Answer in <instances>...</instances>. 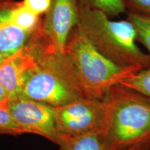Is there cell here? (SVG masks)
Returning <instances> with one entry per match:
<instances>
[{
  "label": "cell",
  "instance_id": "obj_5",
  "mask_svg": "<svg viewBox=\"0 0 150 150\" xmlns=\"http://www.w3.org/2000/svg\"><path fill=\"white\" fill-rule=\"evenodd\" d=\"M78 0H52L30 38L52 52L63 53L73 28L77 25Z\"/></svg>",
  "mask_w": 150,
  "mask_h": 150
},
{
  "label": "cell",
  "instance_id": "obj_2",
  "mask_svg": "<svg viewBox=\"0 0 150 150\" xmlns=\"http://www.w3.org/2000/svg\"><path fill=\"white\" fill-rule=\"evenodd\" d=\"M104 131L109 150H150V99L117 83L106 97Z\"/></svg>",
  "mask_w": 150,
  "mask_h": 150
},
{
  "label": "cell",
  "instance_id": "obj_8",
  "mask_svg": "<svg viewBox=\"0 0 150 150\" xmlns=\"http://www.w3.org/2000/svg\"><path fill=\"white\" fill-rule=\"evenodd\" d=\"M37 65L36 56L28 43L4 61L0 65V84L10 97L20 93L29 74Z\"/></svg>",
  "mask_w": 150,
  "mask_h": 150
},
{
  "label": "cell",
  "instance_id": "obj_4",
  "mask_svg": "<svg viewBox=\"0 0 150 150\" xmlns=\"http://www.w3.org/2000/svg\"><path fill=\"white\" fill-rule=\"evenodd\" d=\"M27 43L34 52L38 65L29 74L19 95L52 107L83 97L62 65L61 53L46 50L33 41Z\"/></svg>",
  "mask_w": 150,
  "mask_h": 150
},
{
  "label": "cell",
  "instance_id": "obj_17",
  "mask_svg": "<svg viewBox=\"0 0 150 150\" xmlns=\"http://www.w3.org/2000/svg\"><path fill=\"white\" fill-rule=\"evenodd\" d=\"M127 10L136 11L150 15V0H123Z\"/></svg>",
  "mask_w": 150,
  "mask_h": 150
},
{
  "label": "cell",
  "instance_id": "obj_3",
  "mask_svg": "<svg viewBox=\"0 0 150 150\" xmlns=\"http://www.w3.org/2000/svg\"><path fill=\"white\" fill-rule=\"evenodd\" d=\"M77 27L94 47L120 66L150 67V55L139 47L135 28L128 20L115 21L97 9L79 4Z\"/></svg>",
  "mask_w": 150,
  "mask_h": 150
},
{
  "label": "cell",
  "instance_id": "obj_14",
  "mask_svg": "<svg viewBox=\"0 0 150 150\" xmlns=\"http://www.w3.org/2000/svg\"><path fill=\"white\" fill-rule=\"evenodd\" d=\"M119 84L139 92L150 99V67L138 70L124 79Z\"/></svg>",
  "mask_w": 150,
  "mask_h": 150
},
{
  "label": "cell",
  "instance_id": "obj_10",
  "mask_svg": "<svg viewBox=\"0 0 150 150\" xmlns=\"http://www.w3.org/2000/svg\"><path fill=\"white\" fill-rule=\"evenodd\" d=\"M56 145L59 150H109L104 130L75 136L59 134Z\"/></svg>",
  "mask_w": 150,
  "mask_h": 150
},
{
  "label": "cell",
  "instance_id": "obj_20",
  "mask_svg": "<svg viewBox=\"0 0 150 150\" xmlns=\"http://www.w3.org/2000/svg\"><path fill=\"white\" fill-rule=\"evenodd\" d=\"M6 59V58L5 56L3 55V54L0 52V65H1V63H3L4 61Z\"/></svg>",
  "mask_w": 150,
  "mask_h": 150
},
{
  "label": "cell",
  "instance_id": "obj_6",
  "mask_svg": "<svg viewBox=\"0 0 150 150\" xmlns=\"http://www.w3.org/2000/svg\"><path fill=\"white\" fill-rule=\"evenodd\" d=\"M58 134L66 136L104 130L106 112L104 99L79 97L70 103L53 107Z\"/></svg>",
  "mask_w": 150,
  "mask_h": 150
},
{
  "label": "cell",
  "instance_id": "obj_15",
  "mask_svg": "<svg viewBox=\"0 0 150 150\" xmlns=\"http://www.w3.org/2000/svg\"><path fill=\"white\" fill-rule=\"evenodd\" d=\"M8 99L0 103V134L19 136L27 134L13 117L8 108Z\"/></svg>",
  "mask_w": 150,
  "mask_h": 150
},
{
  "label": "cell",
  "instance_id": "obj_12",
  "mask_svg": "<svg viewBox=\"0 0 150 150\" xmlns=\"http://www.w3.org/2000/svg\"><path fill=\"white\" fill-rule=\"evenodd\" d=\"M11 18L18 27L32 33L38 25L42 17L31 12L24 6L22 1H17L11 11Z\"/></svg>",
  "mask_w": 150,
  "mask_h": 150
},
{
  "label": "cell",
  "instance_id": "obj_18",
  "mask_svg": "<svg viewBox=\"0 0 150 150\" xmlns=\"http://www.w3.org/2000/svg\"><path fill=\"white\" fill-rule=\"evenodd\" d=\"M10 97V95L7 93V91L0 84V103L8 99Z\"/></svg>",
  "mask_w": 150,
  "mask_h": 150
},
{
  "label": "cell",
  "instance_id": "obj_1",
  "mask_svg": "<svg viewBox=\"0 0 150 150\" xmlns=\"http://www.w3.org/2000/svg\"><path fill=\"white\" fill-rule=\"evenodd\" d=\"M63 67L83 97L104 99L112 86L140 70L120 66L101 54L76 26L61 54Z\"/></svg>",
  "mask_w": 150,
  "mask_h": 150
},
{
  "label": "cell",
  "instance_id": "obj_9",
  "mask_svg": "<svg viewBox=\"0 0 150 150\" xmlns=\"http://www.w3.org/2000/svg\"><path fill=\"white\" fill-rule=\"evenodd\" d=\"M16 3L13 0H0V52L6 58L23 47L31 35L13 21L11 11Z\"/></svg>",
  "mask_w": 150,
  "mask_h": 150
},
{
  "label": "cell",
  "instance_id": "obj_11",
  "mask_svg": "<svg viewBox=\"0 0 150 150\" xmlns=\"http://www.w3.org/2000/svg\"><path fill=\"white\" fill-rule=\"evenodd\" d=\"M125 13L136 30L137 42L145 47L150 55V15L131 10Z\"/></svg>",
  "mask_w": 150,
  "mask_h": 150
},
{
  "label": "cell",
  "instance_id": "obj_7",
  "mask_svg": "<svg viewBox=\"0 0 150 150\" xmlns=\"http://www.w3.org/2000/svg\"><path fill=\"white\" fill-rule=\"evenodd\" d=\"M8 108L18 125L27 134L38 135L57 143L59 134L52 106L17 95L9 97Z\"/></svg>",
  "mask_w": 150,
  "mask_h": 150
},
{
  "label": "cell",
  "instance_id": "obj_16",
  "mask_svg": "<svg viewBox=\"0 0 150 150\" xmlns=\"http://www.w3.org/2000/svg\"><path fill=\"white\" fill-rule=\"evenodd\" d=\"M22 1L29 10L41 17L47 12L52 4V0H23Z\"/></svg>",
  "mask_w": 150,
  "mask_h": 150
},
{
  "label": "cell",
  "instance_id": "obj_19",
  "mask_svg": "<svg viewBox=\"0 0 150 150\" xmlns=\"http://www.w3.org/2000/svg\"><path fill=\"white\" fill-rule=\"evenodd\" d=\"M124 150H149L145 148H142V147H130L128 149H124Z\"/></svg>",
  "mask_w": 150,
  "mask_h": 150
},
{
  "label": "cell",
  "instance_id": "obj_13",
  "mask_svg": "<svg viewBox=\"0 0 150 150\" xmlns=\"http://www.w3.org/2000/svg\"><path fill=\"white\" fill-rule=\"evenodd\" d=\"M78 1L82 6L102 11L110 18L120 16L127 11L123 0H78Z\"/></svg>",
  "mask_w": 150,
  "mask_h": 150
}]
</instances>
